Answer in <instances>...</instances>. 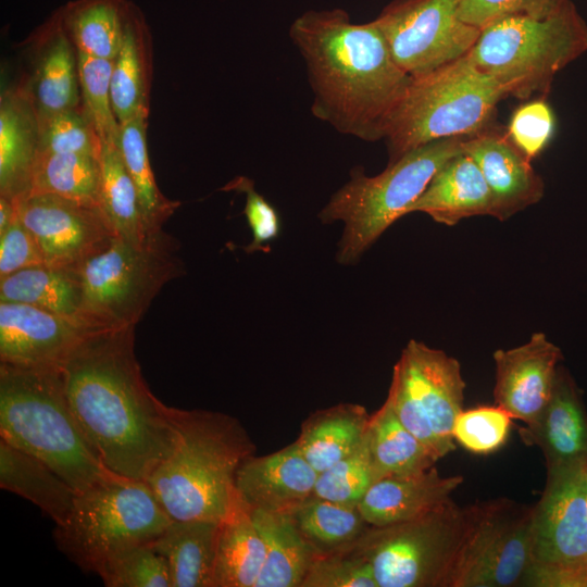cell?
Listing matches in <instances>:
<instances>
[{
    "mask_svg": "<svg viewBox=\"0 0 587 587\" xmlns=\"http://www.w3.org/2000/svg\"><path fill=\"white\" fill-rule=\"evenodd\" d=\"M312 90V114L342 135L384 139L411 76L394 60L374 21L355 24L340 9L310 10L289 27Z\"/></svg>",
    "mask_w": 587,
    "mask_h": 587,
    "instance_id": "2",
    "label": "cell"
},
{
    "mask_svg": "<svg viewBox=\"0 0 587 587\" xmlns=\"http://www.w3.org/2000/svg\"><path fill=\"white\" fill-rule=\"evenodd\" d=\"M224 190H235L245 193L243 214L252 233V241L246 251H267L268 243L276 239L280 232V220L276 209L255 188L254 183L245 176L230 180Z\"/></svg>",
    "mask_w": 587,
    "mask_h": 587,
    "instance_id": "46",
    "label": "cell"
},
{
    "mask_svg": "<svg viewBox=\"0 0 587 587\" xmlns=\"http://www.w3.org/2000/svg\"><path fill=\"white\" fill-rule=\"evenodd\" d=\"M41 49L25 91L38 121L79 108L80 88L77 51L67 36L58 11L39 33Z\"/></svg>",
    "mask_w": 587,
    "mask_h": 587,
    "instance_id": "22",
    "label": "cell"
},
{
    "mask_svg": "<svg viewBox=\"0 0 587 587\" xmlns=\"http://www.w3.org/2000/svg\"><path fill=\"white\" fill-rule=\"evenodd\" d=\"M92 332L34 305L0 301V363L60 367Z\"/></svg>",
    "mask_w": 587,
    "mask_h": 587,
    "instance_id": "16",
    "label": "cell"
},
{
    "mask_svg": "<svg viewBox=\"0 0 587 587\" xmlns=\"http://www.w3.org/2000/svg\"><path fill=\"white\" fill-rule=\"evenodd\" d=\"M11 200L48 266L77 270L116 237L99 207L52 193L28 192Z\"/></svg>",
    "mask_w": 587,
    "mask_h": 587,
    "instance_id": "15",
    "label": "cell"
},
{
    "mask_svg": "<svg viewBox=\"0 0 587 587\" xmlns=\"http://www.w3.org/2000/svg\"><path fill=\"white\" fill-rule=\"evenodd\" d=\"M479 167L491 193L492 215L504 221L544 196V182L508 133L498 128L470 137L463 145Z\"/></svg>",
    "mask_w": 587,
    "mask_h": 587,
    "instance_id": "18",
    "label": "cell"
},
{
    "mask_svg": "<svg viewBox=\"0 0 587 587\" xmlns=\"http://www.w3.org/2000/svg\"><path fill=\"white\" fill-rule=\"evenodd\" d=\"M60 367L71 409L102 463L147 480L173 451L175 430L142 376L135 327L92 332Z\"/></svg>",
    "mask_w": 587,
    "mask_h": 587,
    "instance_id": "1",
    "label": "cell"
},
{
    "mask_svg": "<svg viewBox=\"0 0 587 587\" xmlns=\"http://www.w3.org/2000/svg\"><path fill=\"white\" fill-rule=\"evenodd\" d=\"M147 118L148 113H139L120 124L116 143L136 187L146 227L154 233L163 229V224L180 203L166 198L155 183L147 149Z\"/></svg>",
    "mask_w": 587,
    "mask_h": 587,
    "instance_id": "35",
    "label": "cell"
},
{
    "mask_svg": "<svg viewBox=\"0 0 587 587\" xmlns=\"http://www.w3.org/2000/svg\"><path fill=\"white\" fill-rule=\"evenodd\" d=\"M175 446L146 480L174 521L222 522L238 504L236 474L257 447L236 417L166 405Z\"/></svg>",
    "mask_w": 587,
    "mask_h": 587,
    "instance_id": "3",
    "label": "cell"
},
{
    "mask_svg": "<svg viewBox=\"0 0 587 587\" xmlns=\"http://www.w3.org/2000/svg\"><path fill=\"white\" fill-rule=\"evenodd\" d=\"M287 514L320 554L350 547L371 526L358 505L314 495Z\"/></svg>",
    "mask_w": 587,
    "mask_h": 587,
    "instance_id": "36",
    "label": "cell"
},
{
    "mask_svg": "<svg viewBox=\"0 0 587 587\" xmlns=\"http://www.w3.org/2000/svg\"><path fill=\"white\" fill-rule=\"evenodd\" d=\"M375 482L366 434L357 450L317 474L313 495L358 505Z\"/></svg>",
    "mask_w": 587,
    "mask_h": 587,
    "instance_id": "39",
    "label": "cell"
},
{
    "mask_svg": "<svg viewBox=\"0 0 587 587\" xmlns=\"http://www.w3.org/2000/svg\"><path fill=\"white\" fill-rule=\"evenodd\" d=\"M465 382L457 359L411 339L394 366L386 401L401 424L436 458L455 449L452 427Z\"/></svg>",
    "mask_w": 587,
    "mask_h": 587,
    "instance_id": "12",
    "label": "cell"
},
{
    "mask_svg": "<svg viewBox=\"0 0 587 587\" xmlns=\"http://www.w3.org/2000/svg\"><path fill=\"white\" fill-rule=\"evenodd\" d=\"M248 510L265 545V560L255 587H302L320 553L289 514Z\"/></svg>",
    "mask_w": 587,
    "mask_h": 587,
    "instance_id": "27",
    "label": "cell"
},
{
    "mask_svg": "<svg viewBox=\"0 0 587 587\" xmlns=\"http://www.w3.org/2000/svg\"><path fill=\"white\" fill-rule=\"evenodd\" d=\"M587 51V25L567 0L546 17L513 15L480 29L472 61L521 100L548 92L555 74Z\"/></svg>",
    "mask_w": 587,
    "mask_h": 587,
    "instance_id": "7",
    "label": "cell"
},
{
    "mask_svg": "<svg viewBox=\"0 0 587 587\" xmlns=\"http://www.w3.org/2000/svg\"><path fill=\"white\" fill-rule=\"evenodd\" d=\"M100 164V209L116 237L142 243L152 233L146 227L136 187L123 163L116 140L102 145Z\"/></svg>",
    "mask_w": 587,
    "mask_h": 587,
    "instance_id": "34",
    "label": "cell"
},
{
    "mask_svg": "<svg viewBox=\"0 0 587 587\" xmlns=\"http://www.w3.org/2000/svg\"><path fill=\"white\" fill-rule=\"evenodd\" d=\"M77 51V50H76ZM78 77L83 109L92 123L102 145L117 140L120 123L111 100V77L114 60L77 51Z\"/></svg>",
    "mask_w": 587,
    "mask_h": 587,
    "instance_id": "38",
    "label": "cell"
},
{
    "mask_svg": "<svg viewBox=\"0 0 587 587\" xmlns=\"http://www.w3.org/2000/svg\"><path fill=\"white\" fill-rule=\"evenodd\" d=\"M494 399L512 419L529 424L537 419L552 395L559 362L558 346L545 334L535 333L522 346L494 352Z\"/></svg>",
    "mask_w": 587,
    "mask_h": 587,
    "instance_id": "17",
    "label": "cell"
},
{
    "mask_svg": "<svg viewBox=\"0 0 587 587\" xmlns=\"http://www.w3.org/2000/svg\"><path fill=\"white\" fill-rule=\"evenodd\" d=\"M151 542L127 549L109 560L98 573L103 584L108 587H172L168 564Z\"/></svg>",
    "mask_w": 587,
    "mask_h": 587,
    "instance_id": "40",
    "label": "cell"
},
{
    "mask_svg": "<svg viewBox=\"0 0 587 587\" xmlns=\"http://www.w3.org/2000/svg\"><path fill=\"white\" fill-rule=\"evenodd\" d=\"M505 97L469 53L412 77L386 124L388 163L432 141L474 137L491 129L497 105Z\"/></svg>",
    "mask_w": 587,
    "mask_h": 587,
    "instance_id": "5",
    "label": "cell"
},
{
    "mask_svg": "<svg viewBox=\"0 0 587 587\" xmlns=\"http://www.w3.org/2000/svg\"><path fill=\"white\" fill-rule=\"evenodd\" d=\"M38 122V154L84 153L101 157V139L83 108L62 111Z\"/></svg>",
    "mask_w": 587,
    "mask_h": 587,
    "instance_id": "41",
    "label": "cell"
},
{
    "mask_svg": "<svg viewBox=\"0 0 587 587\" xmlns=\"http://www.w3.org/2000/svg\"><path fill=\"white\" fill-rule=\"evenodd\" d=\"M317 474L294 441L247 458L236 474L237 496L248 509L289 513L313 495Z\"/></svg>",
    "mask_w": 587,
    "mask_h": 587,
    "instance_id": "19",
    "label": "cell"
},
{
    "mask_svg": "<svg viewBox=\"0 0 587 587\" xmlns=\"http://www.w3.org/2000/svg\"><path fill=\"white\" fill-rule=\"evenodd\" d=\"M39 150V122L24 88L0 100V196L14 199L29 190Z\"/></svg>",
    "mask_w": 587,
    "mask_h": 587,
    "instance_id": "24",
    "label": "cell"
},
{
    "mask_svg": "<svg viewBox=\"0 0 587 587\" xmlns=\"http://www.w3.org/2000/svg\"><path fill=\"white\" fill-rule=\"evenodd\" d=\"M0 486L40 508L55 525L68 517L77 491L40 459L0 439Z\"/></svg>",
    "mask_w": 587,
    "mask_h": 587,
    "instance_id": "28",
    "label": "cell"
},
{
    "mask_svg": "<svg viewBox=\"0 0 587 587\" xmlns=\"http://www.w3.org/2000/svg\"><path fill=\"white\" fill-rule=\"evenodd\" d=\"M567 0H461L460 18L479 29L513 15L546 17Z\"/></svg>",
    "mask_w": 587,
    "mask_h": 587,
    "instance_id": "45",
    "label": "cell"
},
{
    "mask_svg": "<svg viewBox=\"0 0 587 587\" xmlns=\"http://www.w3.org/2000/svg\"><path fill=\"white\" fill-rule=\"evenodd\" d=\"M554 132V115L542 100L527 102L514 111L508 136L529 160L548 145Z\"/></svg>",
    "mask_w": 587,
    "mask_h": 587,
    "instance_id": "44",
    "label": "cell"
},
{
    "mask_svg": "<svg viewBox=\"0 0 587 587\" xmlns=\"http://www.w3.org/2000/svg\"><path fill=\"white\" fill-rule=\"evenodd\" d=\"M302 587H378L369 562L353 548L319 554Z\"/></svg>",
    "mask_w": 587,
    "mask_h": 587,
    "instance_id": "43",
    "label": "cell"
},
{
    "mask_svg": "<svg viewBox=\"0 0 587 587\" xmlns=\"http://www.w3.org/2000/svg\"><path fill=\"white\" fill-rule=\"evenodd\" d=\"M586 485H587V466H586Z\"/></svg>",
    "mask_w": 587,
    "mask_h": 587,
    "instance_id": "49",
    "label": "cell"
},
{
    "mask_svg": "<svg viewBox=\"0 0 587 587\" xmlns=\"http://www.w3.org/2000/svg\"><path fill=\"white\" fill-rule=\"evenodd\" d=\"M461 0H396L374 20L396 63L411 77L466 55L480 29L459 16Z\"/></svg>",
    "mask_w": 587,
    "mask_h": 587,
    "instance_id": "14",
    "label": "cell"
},
{
    "mask_svg": "<svg viewBox=\"0 0 587 587\" xmlns=\"http://www.w3.org/2000/svg\"><path fill=\"white\" fill-rule=\"evenodd\" d=\"M128 0H74L59 10L77 51L114 60L121 48Z\"/></svg>",
    "mask_w": 587,
    "mask_h": 587,
    "instance_id": "32",
    "label": "cell"
},
{
    "mask_svg": "<svg viewBox=\"0 0 587 587\" xmlns=\"http://www.w3.org/2000/svg\"><path fill=\"white\" fill-rule=\"evenodd\" d=\"M220 523L172 521L151 544L165 558L172 587H213Z\"/></svg>",
    "mask_w": 587,
    "mask_h": 587,
    "instance_id": "29",
    "label": "cell"
},
{
    "mask_svg": "<svg viewBox=\"0 0 587 587\" xmlns=\"http://www.w3.org/2000/svg\"><path fill=\"white\" fill-rule=\"evenodd\" d=\"M265 560V545L248 508L239 500L220 522L213 587H255Z\"/></svg>",
    "mask_w": 587,
    "mask_h": 587,
    "instance_id": "30",
    "label": "cell"
},
{
    "mask_svg": "<svg viewBox=\"0 0 587 587\" xmlns=\"http://www.w3.org/2000/svg\"><path fill=\"white\" fill-rule=\"evenodd\" d=\"M423 212L453 226L463 218L492 215L489 187L474 160L464 151L449 159L432 177L408 214Z\"/></svg>",
    "mask_w": 587,
    "mask_h": 587,
    "instance_id": "23",
    "label": "cell"
},
{
    "mask_svg": "<svg viewBox=\"0 0 587 587\" xmlns=\"http://www.w3.org/2000/svg\"><path fill=\"white\" fill-rule=\"evenodd\" d=\"M0 439L47 463L77 492L118 476L76 420L61 367L0 363Z\"/></svg>",
    "mask_w": 587,
    "mask_h": 587,
    "instance_id": "4",
    "label": "cell"
},
{
    "mask_svg": "<svg viewBox=\"0 0 587 587\" xmlns=\"http://www.w3.org/2000/svg\"><path fill=\"white\" fill-rule=\"evenodd\" d=\"M0 301L34 305L87 326L76 270L42 264L17 271L0 279Z\"/></svg>",
    "mask_w": 587,
    "mask_h": 587,
    "instance_id": "31",
    "label": "cell"
},
{
    "mask_svg": "<svg viewBox=\"0 0 587 587\" xmlns=\"http://www.w3.org/2000/svg\"><path fill=\"white\" fill-rule=\"evenodd\" d=\"M76 271L82 319L95 330L136 327L163 286L185 273L178 241L163 229L142 243L115 237Z\"/></svg>",
    "mask_w": 587,
    "mask_h": 587,
    "instance_id": "8",
    "label": "cell"
},
{
    "mask_svg": "<svg viewBox=\"0 0 587 587\" xmlns=\"http://www.w3.org/2000/svg\"><path fill=\"white\" fill-rule=\"evenodd\" d=\"M463 477L441 476L432 466L420 473L376 480L358 507L371 526H386L419 517L450 500Z\"/></svg>",
    "mask_w": 587,
    "mask_h": 587,
    "instance_id": "21",
    "label": "cell"
},
{
    "mask_svg": "<svg viewBox=\"0 0 587 587\" xmlns=\"http://www.w3.org/2000/svg\"><path fill=\"white\" fill-rule=\"evenodd\" d=\"M367 440L376 480L420 473L438 461L401 424L387 401L371 415Z\"/></svg>",
    "mask_w": 587,
    "mask_h": 587,
    "instance_id": "33",
    "label": "cell"
},
{
    "mask_svg": "<svg viewBox=\"0 0 587 587\" xmlns=\"http://www.w3.org/2000/svg\"><path fill=\"white\" fill-rule=\"evenodd\" d=\"M100 158L84 153L38 154L26 192L52 193L99 207Z\"/></svg>",
    "mask_w": 587,
    "mask_h": 587,
    "instance_id": "37",
    "label": "cell"
},
{
    "mask_svg": "<svg viewBox=\"0 0 587 587\" xmlns=\"http://www.w3.org/2000/svg\"><path fill=\"white\" fill-rule=\"evenodd\" d=\"M172 521L146 480L116 476L77 494L54 540L82 570L98 574L116 554L153 541Z\"/></svg>",
    "mask_w": 587,
    "mask_h": 587,
    "instance_id": "9",
    "label": "cell"
},
{
    "mask_svg": "<svg viewBox=\"0 0 587 587\" xmlns=\"http://www.w3.org/2000/svg\"><path fill=\"white\" fill-rule=\"evenodd\" d=\"M45 264L40 248L18 216L0 233V279L17 271Z\"/></svg>",
    "mask_w": 587,
    "mask_h": 587,
    "instance_id": "47",
    "label": "cell"
},
{
    "mask_svg": "<svg viewBox=\"0 0 587 587\" xmlns=\"http://www.w3.org/2000/svg\"><path fill=\"white\" fill-rule=\"evenodd\" d=\"M465 525L451 499L409 521L370 526L352 545L378 587H445Z\"/></svg>",
    "mask_w": 587,
    "mask_h": 587,
    "instance_id": "10",
    "label": "cell"
},
{
    "mask_svg": "<svg viewBox=\"0 0 587 587\" xmlns=\"http://www.w3.org/2000/svg\"><path fill=\"white\" fill-rule=\"evenodd\" d=\"M519 432L525 445L541 450L547 470L587 464V414L563 367L558 369L552 395L542 412Z\"/></svg>",
    "mask_w": 587,
    "mask_h": 587,
    "instance_id": "20",
    "label": "cell"
},
{
    "mask_svg": "<svg viewBox=\"0 0 587 587\" xmlns=\"http://www.w3.org/2000/svg\"><path fill=\"white\" fill-rule=\"evenodd\" d=\"M512 420L497 404L462 410L454 420L452 436L469 452L489 454L505 444Z\"/></svg>",
    "mask_w": 587,
    "mask_h": 587,
    "instance_id": "42",
    "label": "cell"
},
{
    "mask_svg": "<svg viewBox=\"0 0 587 587\" xmlns=\"http://www.w3.org/2000/svg\"><path fill=\"white\" fill-rule=\"evenodd\" d=\"M150 36L141 11L129 2L121 48L114 59L111 100L120 124L149 114Z\"/></svg>",
    "mask_w": 587,
    "mask_h": 587,
    "instance_id": "25",
    "label": "cell"
},
{
    "mask_svg": "<svg viewBox=\"0 0 587 587\" xmlns=\"http://www.w3.org/2000/svg\"><path fill=\"white\" fill-rule=\"evenodd\" d=\"M371 415L363 405L338 403L311 413L295 444L320 473L357 450L364 441Z\"/></svg>",
    "mask_w": 587,
    "mask_h": 587,
    "instance_id": "26",
    "label": "cell"
},
{
    "mask_svg": "<svg viewBox=\"0 0 587 587\" xmlns=\"http://www.w3.org/2000/svg\"><path fill=\"white\" fill-rule=\"evenodd\" d=\"M586 466L547 470L533 507V564L522 586L587 587Z\"/></svg>",
    "mask_w": 587,
    "mask_h": 587,
    "instance_id": "11",
    "label": "cell"
},
{
    "mask_svg": "<svg viewBox=\"0 0 587 587\" xmlns=\"http://www.w3.org/2000/svg\"><path fill=\"white\" fill-rule=\"evenodd\" d=\"M464 510L463 535L445 587L522 585L533 564V507L499 498Z\"/></svg>",
    "mask_w": 587,
    "mask_h": 587,
    "instance_id": "13",
    "label": "cell"
},
{
    "mask_svg": "<svg viewBox=\"0 0 587 587\" xmlns=\"http://www.w3.org/2000/svg\"><path fill=\"white\" fill-rule=\"evenodd\" d=\"M469 138L452 137L420 146L375 176H367L362 167L352 168L349 180L317 215L324 224H344L336 261L355 264L389 226L408 214L435 173L464 151Z\"/></svg>",
    "mask_w": 587,
    "mask_h": 587,
    "instance_id": "6",
    "label": "cell"
},
{
    "mask_svg": "<svg viewBox=\"0 0 587 587\" xmlns=\"http://www.w3.org/2000/svg\"><path fill=\"white\" fill-rule=\"evenodd\" d=\"M17 216L13 201L0 196V233L4 232Z\"/></svg>",
    "mask_w": 587,
    "mask_h": 587,
    "instance_id": "48",
    "label": "cell"
}]
</instances>
